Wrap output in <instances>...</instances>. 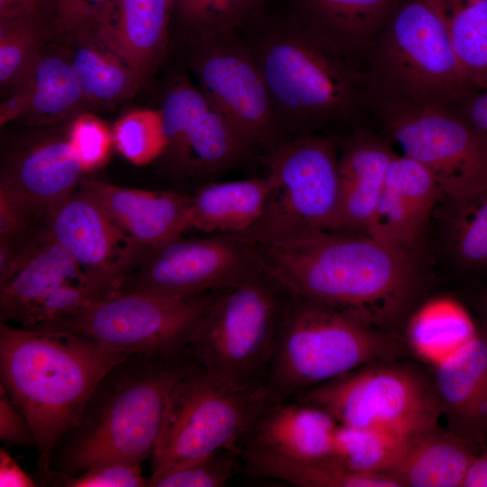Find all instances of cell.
Returning <instances> with one entry per match:
<instances>
[{
    "mask_svg": "<svg viewBox=\"0 0 487 487\" xmlns=\"http://www.w3.org/2000/svg\"><path fill=\"white\" fill-rule=\"evenodd\" d=\"M56 34L55 22L32 14H0V87L9 90Z\"/></svg>",
    "mask_w": 487,
    "mask_h": 487,
    "instance_id": "cell-34",
    "label": "cell"
},
{
    "mask_svg": "<svg viewBox=\"0 0 487 487\" xmlns=\"http://www.w3.org/2000/svg\"><path fill=\"white\" fill-rule=\"evenodd\" d=\"M338 147L326 137L307 133L282 141L259 155L273 188L261 218L232 234L256 244L308 230H335L340 182Z\"/></svg>",
    "mask_w": 487,
    "mask_h": 487,
    "instance_id": "cell-9",
    "label": "cell"
},
{
    "mask_svg": "<svg viewBox=\"0 0 487 487\" xmlns=\"http://www.w3.org/2000/svg\"><path fill=\"white\" fill-rule=\"evenodd\" d=\"M463 487H487V448L482 449L474 457Z\"/></svg>",
    "mask_w": 487,
    "mask_h": 487,
    "instance_id": "cell-48",
    "label": "cell"
},
{
    "mask_svg": "<svg viewBox=\"0 0 487 487\" xmlns=\"http://www.w3.org/2000/svg\"><path fill=\"white\" fill-rule=\"evenodd\" d=\"M87 280L50 231L20 268L0 285L1 323H17L34 304L60 286Z\"/></svg>",
    "mask_w": 487,
    "mask_h": 487,
    "instance_id": "cell-29",
    "label": "cell"
},
{
    "mask_svg": "<svg viewBox=\"0 0 487 487\" xmlns=\"http://www.w3.org/2000/svg\"><path fill=\"white\" fill-rule=\"evenodd\" d=\"M169 59L194 78L253 152L264 153L281 142L260 68L236 30L173 45Z\"/></svg>",
    "mask_w": 487,
    "mask_h": 487,
    "instance_id": "cell-13",
    "label": "cell"
},
{
    "mask_svg": "<svg viewBox=\"0 0 487 487\" xmlns=\"http://www.w3.org/2000/svg\"><path fill=\"white\" fill-rule=\"evenodd\" d=\"M67 139L85 174L102 167L114 147L112 127L89 111L80 113L68 123Z\"/></svg>",
    "mask_w": 487,
    "mask_h": 487,
    "instance_id": "cell-40",
    "label": "cell"
},
{
    "mask_svg": "<svg viewBox=\"0 0 487 487\" xmlns=\"http://www.w3.org/2000/svg\"><path fill=\"white\" fill-rule=\"evenodd\" d=\"M48 228L88 280L116 291L150 251L80 186L53 211Z\"/></svg>",
    "mask_w": 487,
    "mask_h": 487,
    "instance_id": "cell-16",
    "label": "cell"
},
{
    "mask_svg": "<svg viewBox=\"0 0 487 487\" xmlns=\"http://www.w3.org/2000/svg\"><path fill=\"white\" fill-rule=\"evenodd\" d=\"M372 363L299 395L343 426L383 430L409 437L438 427L442 417L432 381L416 367Z\"/></svg>",
    "mask_w": 487,
    "mask_h": 487,
    "instance_id": "cell-10",
    "label": "cell"
},
{
    "mask_svg": "<svg viewBox=\"0 0 487 487\" xmlns=\"http://www.w3.org/2000/svg\"><path fill=\"white\" fill-rule=\"evenodd\" d=\"M130 354L62 329L1 323L0 384L35 434L40 471L51 470L55 446L99 381Z\"/></svg>",
    "mask_w": 487,
    "mask_h": 487,
    "instance_id": "cell-4",
    "label": "cell"
},
{
    "mask_svg": "<svg viewBox=\"0 0 487 487\" xmlns=\"http://www.w3.org/2000/svg\"><path fill=\"white\" fill-rule=\"evenodd\" d=\"M408 438L383 430L338 424L332 456L355 472L387 473Z\"/></svg>",
    "mask_w": 487,
    "mask_h": 487,
    "instance_id": "cell-36",
    "label": "cell"
},
{
    "mask_svg": "<svg viewBox=\"0 0 487 487\" xmlns=\"http://www.w3.org/2000/svg\"><path fill=\"white\" fill-rule=\"evenodd\" d=\"M460 66L475 89L487 88V0H442Z\"/></svg>",
    "mask_w": 487,
    "mask_h": 487,
    "instance_id": "cell-33",
    "label": "cell"
},
{
    "mask_svg": "<svg viewBox=\"0 0 487 487\" xmlns=\"http://www.w3.org/2000/svg\"><path fill=\"white\" fill-rule=\"evenodd\" d=\"M172 0H114L102 32L148 83L170 51Z\"/></svg>",
    "mask_w": 487,
    "mask_h": 487,
    "instance_id": "cell-24",
    "label": "cell"
},
{
    "mask_svg": "<svg viewBox=\"0 0 487 487\" xmlns=\"http://www.w3.org/2000/svg\"><path fill=\"white\" fill-rule=\"evenodd\" d=\"M114 0H57V30L91 27L103 30Z\"/></svg>",
    "mask_w": 487,
    "mask_h": 487,
    "instance_id": "cell-42",
    "label": "cell"
},
{
    "mask_svg": "<svg viewBox=\"0 0 487 487\" xmlns=\"http://www.w3.org/2000/svg\"><path fill=\"white\" fill-rule=\"evenodd\" d=\"M88 111L65 47L57 36L43 48L0 106L1 126H57Z\"/></svg>",
    "mask_w": 487,
    "mask_h": 487,
    "instance_id": "cell-18",
    "label": "cell"
},
{
    "mask_svg": "<svg viewBox=\"0 0 487 487\" xmlns=\"http://www.w3.org/2000/svg\"><path fill=\"white\" fill-rule=\"evenodd\" d=\"M338 423L324 409L301 401L271 405L246 446L278 455L317 460L332 455Z\"/></svg>",
    "mask_w": 487,
    "mask_h": 487,
    "instance_id": "cell-26",
    "label": "cell"
},
{
    "mask_svg": "<svg viewBox=\"0 0 487 487\" xmlns=\"http://www.w3.org/2000/svg\"><path fill=\"white\" fill-rule=\"evenodd\" d=\"M0 439L8 446L37 449L36 436L28 419L1 384Z\"/></svg>",
    "mask_w": 487,
    "mask_h": 487,
    "instance_id": "cell-43",
    "label": "cell"
},
{
    "mask_svg": "<svg viewBox=\"0 0 487 487\" xmlns=\"http://www.w3.org/2000/svg\"><path fill=\"white\" fill-rule=\"evenodd\" d=\"M80 187L134 241L149 250L159 248L190 229L191 195L124 188L85 178Z\"/></svg>",
    "mask_w": 487,
    "mask_h": 487,
    "instance_id": "cell-19",
    "label": "cell"
},
{
    "mask_svg": "<svg viewBox=\"0 0 487 487\" xmlns=\"http://www.w3.org/2000/svg\"><path fill=\"white\" fill-rule=\"evenodd\" d=\"M37 483L63 487H144L148 486L140 468L133 464H107L78 475H68L54 470L40 471ZM38 485V484H37Z\"/></svg>",
    "mask_w": 487,
    "mask_h": 487,
    "instance_id": "cell-41",
    "label": "cell"
},
{
    "mask_svg": "<svg viewBox=\"0 0 487 487\" xmlns=\"http://www.w3.org/2000/svg\"><path fill=\"white\" fill-rule=\"evenodd\" d=\"M476 446L437 427L409 436L387 473L400 487H463Z\"/></svg>",
    "mask_w": 487,
    "mask_h": 487,
    "instance_id": "cell-27",
    "label": "cell"
},
{
    "mask_svg": "<svg viewBox=\"0 0 487 487\" xmlns=\"http://www.w3.org/2000/svg\"><path fill=\"white\" fill-rule=\"evenodd\" d=\"M271 2L236 31L263 77L281 142L369 115L366 72Z\"/></svg>",
    "mask_w": 487,
    "mask_h": 487,
    "instance_id": "cell-2",
    "label": "cell"
},
{
    "mask_svg": "<svg viewBox=\"0 0 487 487\" xmlns=\"http://www.w3.org/2000/svg\"><path fill=\"white\" fill-rule=\"evenodd\" d=\"M361 67L374 96L452 106L475 89L453 48L442 0H398Z\"/></svg>",
    "mask_w": 487,
    "mask_h": 487,
    "instance_id": "cell-6",
    "label": "cell"
},
{
    "mask_svg": "<svg viewBox=\"0 0 487 487\" xmlns=\"http://www.w3.org/2000/svg\"><path fill=\"white\" fill-rule=\"evenodd\" d=\"M85 173L61 133L37 135L12 151L1 169L0 189L43 224L80 186Z\"/></svg>",
    "mask_w": 487,
    "mask_h": 487,
    "instance_id": "cell-17",
    "label": "cell"
},
{
    "mask_svg": "<svg viewBox=\"0 0 487 487\" xmlns=\"http://www.w3.org/2000/svg\"><path fill=\"white\" fill-rule=\"evenodd\" d=\"M446 236L453 258L466 268L487 265V189L447 200Z\"/></svg>",
    "mask_w": 487,
    "mask_h": 487,
    "instance_id": "cell-35",
    "label": "cell"
},
{
    "mask_svg": "<svg viewBox=\"0 0 487 487\" xmlns=\"http://www.w3.org/2000/svg\"><path fill=\"white\" fill-rule=\"evenodd\" d=\"M0 486L34 487L35 479L27 474L19 464L5 449L0 450Z\"/></svg>",
    "mask_w": 487,
    "mask_h": 487,
    "instance_id": "cell-47",
    "label": "cell"
},
{
    "mask_svg": "<svg viewBox=\"0 0 487 487\" xmlns=\"http://www.w3.org/2000/svg\"><path fill=\"white\" fill-rule=\"evenodd\" d=\"M432 384L447 430L473 443L487 438V326L445 363L433 368Z\"/></svg>",
    "mask_w": 487,
    "mask_h": 487,
    "instance_id": "cell-20",
    "label": "cell"
},
{
    "mask_svg": "<svg viewBox=\"0 0 487 487\" xmlns=\"http://www.w3.org/2000/svg\"><path fill=\"white\" fill-rule=\"evenodd\" d=\"M252 245L286 294L338 308L381 331L390 332L415 290L410 248L367 234L308 230Z\"/></svg>",
    "mask_w": 487,
    "mask_h": 487,
    "instance_id": "cell-1",
    "label": "cell"
},
{
    "mask_svg": "<svg viewBox=\"0 0 487 487\" xmlns=\"http://www.w3.org/2000/svg\"><path fill=\"white\" fill-rule=\"evenodd\" d=\"M263 272L253 246L232 234L179 236L150 250L118 291L194 296L234 288Z\"/></svg>",
    "mask_w": 487,
    "mask_h": 487,
    "instance_id": "cell-15",
    "label": "cell"
},
{
    "mask_svg": "<svg viewBox=\"0 0 487 487\" xmlns=\"http://www.w3.org/2000/svg\"><path fill=\"white\" fill-rule=\"evenodd\" d=\"M273 188L270 174L208 181L191 195L190 229L208 234H240L262 216Z\"/></svg>",
    "mask_w": 487,
    "mask_h": 487,
    "instance_id": "cell-28",
    "label": "cell"
},
{
    "mask_svg": "<svg viewBox=\"0 0 487 487\" xmlns=\"http://www.w3.org/2000/svg\"><path fill=\"white\" fill-rule=\"evenodd\" d=\"M397 2L286 0L285 9L297 21L361 67L366 49L387 24Z\"/></svg>",
    "mask_w": 487,
    "mask_h": 487,
    "instance_id": "cell-25",
    "label": "cell"
},
{
    "mask_svg": "<svg viewBox=\"0 0 487 487\" xmlns=\"http://www.w3.org/2000/svg\"><path fill=\"white\" fill-rule=\"evenodd\" d=\"M278 401L266 381L235 385L198 365L169 397L152 473L222 450L242 455L260 418Z\"/></svg>",
    "mask_w": 487,
    "mask_h": 487,
    "instance_id": "cell-7",
    "label": "cell"
},
{
    "mask_svg": "<svg viewBox=\"0 0 487 487\" xmlns=\"http://www.w3.org/2000/svg\"><path fill=\"white\" fill-rule=\"evenodd\" d=\"M284 297L265 272L221 291L195 328L188 351L220 381L235 385L266 381Z\"/></svg>",
    "mask_w": 487,
    "mask_h": 487,
    "instance_id": "cell-8",
    "label": "cell"
},
{
    "mask_svg": "<svg viewBox=\"0 0 487 487\" xmlns=\"http://www.w3.org/2000/svg\"><path fill=\"white\" fill-rule=\"evenodd\" d=\"M164 67L157 110L165 140L159 159L168 170L216 179L258 157L179 63L169 60Z\"/></svg>",
    "mask_w": 487,
    "mask_h": 487,
    "instance_id": "cell-14",
    "label": "cell"
},
{
    "mask_svg": "<svg viewBox=\"0 0 487 487\" xmlns=\"http://www.w3.org/2000/svg\"><path fill=\"white\" fill-rule=\"evenodd\" d=\"M198 364L176 354H131L89 396L78 424L55 446L51 470L78 475L107 464H141L152 456L169 397Z\"/></svg>",
    "mask_w": 487,
    "mask_h": 487,
    "instance_id": "cell-3",
    "label": "cell"
},
{
    "mask_svg": "<svg viewBox=\"0 0 487 487\" xmlns=\"http://www.w3.org/2000/svg\"><path fill=\"white\" fill-rule=\"evenodd\" d=\"M116 291L95 281L82 280L56 289L19 319L20 326H33L73 315Z\"/></svg>",
    "mask_w": 487,
    "mask_h": 487,
    "instance_id": "cell-39",
    "label": "cell"
},
{
    "mask_svg": "<svg viewBox=\"0 0 487 487\" xmlns=\"http://www.w3.org/2000/svg\"><path fill=\"white\" fill-rule=\"evenodd\" d=\"M400 346L347 312L285 293L266 382L285 401L363 365L396 360Z\"/></svg>",
    "mask_w": 487,
    "mask_h": 487,
    "instance_id": "cell-5",
    "label": "cell"
},
{
    "mask_svg": "<svg viewBox=\"0 0 487 487\" xmlns=\"http://www.w3.org/2000/svg\"><path fill=\"white\" fill-rule=\"evenodd\" d=\"M479 330L460 301L449 296H437L411 314L406 337L412 352L435 368L468 345Z\"/></svg>",
    "mask_w": 487,
    "mask_h": 487,
    "instance_id": "cell-30",
    "label": "cell"
},
{
    "mask_svg": "<svg viewBox=\"0 0 487 487\" xmlns=\"http://www.w3.org/2000/svg\"><path fill=\"white\" fill-rule=\"evenodd\" d=\"M221 292V291H220ZM220 292L187 297L116 291L84 309L45 324L129 354H176Z\"/></svg>",
    "mask_w": 487,
    "mask_h": 487,
    "instance_id": "cell-12",
    "label": "cell"
},
{
    "mask_svg": "<svg viewBox=\"0 0 487 487\" xmlns=\"http://www.w3.org/2000/svg\"><path fill=\"white\" fill-rule=\"evenodd\" d=\"M353 126L338 150L340 205L335 231L367 234L396 153L387 140L360 124Z\"/></svg>",
    "mask_w": 487,
    "mask_h": 487,
    "instance_id": "cell-21",
    "label": "cell"
},
{
    "mask_svg": "<svg viewBox=\"0 0 487 487\" xmlns=\"http://www.w3.org/2000/svg\"><path fill=\"white\" fill-rule=\"evenodd\" d=\"M89 112L108 111L133 98L144 85L101 30H57Z\"/></svg>",
    "mask_w": 487,
    "mask_h": 487,
    "instance_id": "cell-23",
    "label": "cell"
},
{
    "mask_svg": "<svg viewBox=\"0 0 487 487\" xmlns=\"http://www.w3.org/2000/svg\"><path fill=\"white\" fill-rule=\"evenodd\" d=\"M369 115L429 170L446 200L487 189V139L453 107L371 95Z\"/></svg>",
    "mask_w": 487,
    "mask_h": 487,
    "instance_id": "cell-11",
    "label": "cell"
},
{
    "mask_svg": "<svg viewBox=\"0 0 487 487\" xmlns=\"http://www.w3.org/2000/svg\"><path fill=\"white\" fill-rule=\"evenodd\" d=\"M242 456L250 473L300 487H400L388 473L355 472L332 455L302 460L247 446Z\"/></svg>",
    "mask_w": 487,
    "mask_h": 487,
    "instance_id": "cell-31",
    "label": "cell"
},
{
    "mask_svg": "<svg viewBox=\"0 0 487 487\" xmlns=\"http://www.w3.org/2000/svg\"><path fill=\"white\" fill-rule=\"evenodd\" d=\"M114 147L129 162L144 166L160 158L165 146L157 109H134L112 127Z\"/></svg>",
    "mask_w": 487,
    "mask_h": 487,
    "instance_id": "cell-37",
    "label": "cell"
},
{
    "mask_svg": "<svg viewBox=\"0 0 487 487\" xmlns=\"http://www.w3.org/2000/svg\"><path fill=\"white\" fill-rule=\"evenodd\" d=\"M478 308L482 318V324L487 326V288L478 299Z\"/></svg>",
    "mask_w": 487,
    "mask_h": 487,
    "instance_id": "cell-49",
    "label": "cell"
},
{
    "mask_svg": "<svg viewBox=\"0 0 487 487\" xmlns=\"http://www.w3.org/2000/svg\"><path fill=\"white\" fill-rule=\"evenodd\" d=\"M32 14L56 23L57 0H0V14Z\"/></svg>",
    "mask_w": 487,
    "mask_h": 487,
    "instance_id": "cell-46",
    "label": "cell"
},
{
    "mask_svg": "<svg viewBox=\"0 0 487 487\" xmlns=\"http://www.w3.org/2000/svg\"><path fill=\"white\" fill-rule=\"evenodd\" d=\"M240 455L222 450L152 473L151 487H222L238 469Z\"/></svg>",
    "mask_w": 487,
    "mask_h": 487,
    "instance_id": "cell-38",
    "label": "cell"
},
{
    "mask_svg": "<svg viewBox=\"0 0 487 487\" xmlns=\"http://www.w3.org/2000/svg\"><path fill=\"white\" fill-rule=\"evenodd\" d=\"M271 0H172L170 47L235 31Z\"/></svg>",
    "mask_w": 487,
    "mask_h": 487,
    "instance_id": "cell-32",
    "label": "cell"
},
{
    "mask_svg": "<svg viewBox=\"0 0 487 487\" xmlns=\"http://www.w3.org/2000/svg\"><path fill=\"white\" fill-rule=\"evenodd\" d=\"M30 211L16 198L0 189V237L15 236L40 226Z\"/></svg>",
    "mask_w": 487,
    "mask_h": 487,
    "instance_id": "cell-44",
    "label": "cell"
},
{
    "mask_svg": "<svg viewBox=\"0 0 487 487\" xmlns=\"http://www.w3.org/2000/svg\"><path fill=\"white\" fill-rule=\"evenodd\" d=\"M441 198L427 168L407 155L396 154L388 167L367 234L410 248Z\"/></svg>",
    "mask_w": 487,
    "mask_h": 487,
    "instance_id": "cell-22",
    "label": "cell"
},
{
    "mask_svg": "<svg viewBox=\"0 0 487 487\" xmlns=\"http://www.w3.org/2000/svg\"><path fill=\"white\" fill-rule=\"evenodd\" d=\"M451 107L487 139V88L473 89Z\"/></svg>",
    "mask_w": 487,
    "mask_h": 487,
    "instance_id": "cell-45",
    "label": "cell"
}]
</instances>
